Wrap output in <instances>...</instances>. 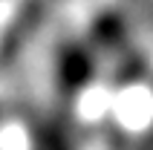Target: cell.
Masks as SVG:
<instances>
[{"label": "cell", "instance_id": "cell-1", "mask_svg": "<svg viewBox=\"0 0 153 150\" xmlns=\"http://www.w3.org/2000/svg\"><path fill=\"white\" fill-rule=\"evenodd\" d=\"M95 72H98V58H95V49L90 43H81V41L61 43L58 55H55V78L67 95L84 92L93 84Z\"/></svg>", "mask_w": 153, "mask_h": 150}, {"label": "cell", "instance_id": "cell-2", "mask_svg": "<svg viewBox=\"0 0 153 150\" xmlns=\"http://www.w3.org/2000/svg\"><path fill=\"white\" fill-rule=\"evenodd\" d=\"M90 46L104 55H124L130 49V26L119 12H98L90 23Z\"/></svg>", "mask_w": 153, "mask_h": 150}, {"label": "cell", "instance_id": "cell-3", "mask_svg": "<svg viewBox=\"0 0 153 150\" xmlns=\"http://www.w3.org/2000/svg\"><path fill=\"white\" fill-rule=\"evenodd\" d=\"M43 150H69V144H67V142H61V139H52V142L46 144Z\"/></svg>", "mask_w": 153, "mask_h": 150}]
</instances>
